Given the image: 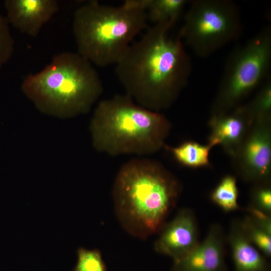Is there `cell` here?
Instances as JSON below:
<instances>
[{"label": "cell", "mask_w": 271, "mask_h": 271, "mask_svg": "<svg viewBox=\"0 0 271 271\" xmlns=\"http://www.w3.org/2000/svg\"><path fill=\"white\" fill-rule=\"evenodd\" d=\"M171 127L159 112L140 106L126 94H116L99 102L89 130L93 147L99 152L144 156L164 147Z\"/></svg>", "instance_id": "277c9868"}, {"label": "cell", "mask_w": 271, "mask_h": 271, "mask_svg": "<svg viewBox=\"0 0 271 271\" xmlns=\"http://www.w3.org/2000/svg\"><path fill=\"white\" fill-rule=\"evenodd\" d=\"M145 11L127 1L112 6L91 1L74 13L77 53L99 67L116 64L134 38L147 27Z\"/></svg>", "instance_id": "5b68a950"}, {"label": "cell", "mask_w": 271, "mask_h": 271, "mask_svg": "<svg viewBox=\"0 0 271 271\" xmlns=\"http://www.w3.org/2000/svg\"><path fill=\"white\" fill-rule=\"evenodd\" d=\"M225 237L218 224H213L204 240L175 262L174 271H223Z\"/></svg>", "instance_id": "7c38bea8"}, {"label": "cell", "mask_w": 271, "mask_h": 271, "mask_svg": "<svg viewBox=\"0 0 271 271\" xmlns=\"http://www.w3.org/2000/svg\"><path fill=\"white\" fill-rule=\"evenodd\" d=\"M131 5L147 13L154 24L169 22L175 24L185 8L187 0H127Z\"/></svg>", "instance_id": "5bb4252c"}, {"label": "cell", "mask_w": 271, "mask_h": 271, "mask_svg": "<svg viewBox=\"0 0 271 271\" xmlns=\"http://www.w3.org/2000/svg\"><path fill=\"white\" fill-rule=\"evenodd\" d=\"M245 236L257 249L267 256L271 255V234L261 228L246 216L240 221Z\"/></svg>", "instance_id": "e0dca14e"}, {"label": "cell", "mask_w": 271, "mask_h": 271, "mask_svg": "<svg viewBox=\"0 0 271 271\" xmlns=\"http://www.w3.org/2000/svg\"><path fill=\"white\" fill-rule=\"evenodd\" d=\"M238 197L236 179L231 175L224 176L210 195L211 200L225 212L238 209Z\"/></svg>", "instance_id": "2e32d148"}, {"label": "cell", "mask_w": 271, "mask_h": 271, "mask_svg": "<svg viewBox=\"0 0 271 271\" xmlns=\"http://www.w3.org/2000/svg\"><path fill=\"white\" fill-rule=\"evenodd\" d=\"M164 148L184 167L197 169L211 165L209 154L213 148L207 144L204 145L193 141H186L175 147L165 145Z\"/></svg>", "instance_id": "9a60e30c"}, {"label": "cell", "mask_w": 271, "mask_h": 271, "mask_svg": "<svg viewBox=\"0 0 271 271\" xmlns=\"http://www.w3.org/2000/svg\"><path fill=\"white\" fill-rule=\"evenodd\" d=\"M250 205L270 215V183L255 185L251 192V203Z\"/></svg>", "instance_id": "44dd1931"}, {"label": "cell", "mask_w": 271, "mask_h": 271, "mask_svg": "<svg viewBox=\"0 0 271 271\" xmlns=\"http://www.w3.org/2000/svg\"><path fill=\"white\" fill-rule=\"evenodd\" d=\"M243 28L240 11L233 1L194 0L178 34L196 56L206 58L237 40Z\"/></svg>", "instance_id": "52a82bcc"}, {"label": "cell", "mask_w": 271, "mask_h": 271, "mask_svg": "<svg viewBox=\"0 0 271 271\" xmlns=\"http://www.w3.org/2000/svg\"><path fill=\"white\" fill-rule=\"evenodd\" d=\"M14 43L9 22L7 18L0 14V70L11 57Z\"/></svg>", "instance_id": "ffe728a7"}, {"label": "cell", "mask_w": 271, "mask_h": 271, "mask_svg": "<svg viewBox=\"0 0 271 271\" xmlns=\"http://www.w3.org/2000/svg\"><path fill=\"white\" fill-rule=\"evenodd\" d=\"M247 215L256 225L271 234V216L258 208L249 205L246 208Z\"/></svg>", "instance_id": "7402d4cb"}, {"label": "cell", "mask_w": 271, "mask_h": 271, "mask_svg": "<svg viewBox=\"0 0 271 271\" xmlns=\"http://www.w3.org/2000/svg\"><path fill=\"white\" fill-rule=\"evenodd\" d=\"M181 191L179 180L160 162L132 159L119 169L112 197L123 228L144 239L160 231Z\"/></svg>", "instance_id": "7a4b0ae2"}, {"label": "cell", "mask_w": 271, "mask_h": 271, "mask_svg": "<svg viewBox=\"0 0 271 271\" xmlns=\"http://www.w3.org/2000/svg\"><path fill=\"white\" fill-rule=\"evenodd\" d=\"M254 121L247 103L226 113L211 115L207 144L220 146L231 158L233 156Z\"/></svg>", "instance_id": "9c48e42d"}, {"label": "cell", "mask_w": 271, "mask_h": 271, "mask_svg": "<svg viewBox=\"0 0 271 271\" xmlns=\"http://www.w3.org/2000/svg\"><path fill=\"white\" fill-rule=\"evenodd\" d=\"M155 243V250L171 257L176 261L199 243L197 222L192 212L184 209L160 230Z\"/></svg>", "instance_id": "30bf717a"}, {"label": "cell", "mask_w": 271, "mask_h": 271, "mask_svg": "<svg viewBox=\"0 0 271 271\" xmlns=\"http://www.w3.org/2000/svg\"><path fill=\"white\" fill-rule=\"evenodd\" d=\"M227 240L236 271H264L266 263L259 250L248 239L240 221L232 222Z\"/></svg>", "instance_id": "4fadbf2b"}, {"label": "cell", "mask_w": 271, "mask_h": 271, "mask_svg": "<svg viewBox=\"0 0 271 271\" xmlns=\"http://www.w3.org/2000/svg\"><path fill=\"white\" fill-rule=\"evenodd\" d=\"M174 25L165 22L149 27L115 64L126 94L155 111L173 104L188 84L191 72V59L181 37L170 35Z\"/></svg>", "instance_id": "6da1fadb"}, {"label": "cell", "mask_w": 271, "mask_h": 271, "mask_svg": "<svg viewBox=\"0 0 271 271\" xmlns=\"http://www.w3.org/2000/svg\"><path fill=\"white\" fill-rule=\"evenodd\" d=\"M232 160L235 172L245 181L270 183L271 117L254 120Z\"/></svg>", "instance_id": "ba28073f"}, {"label": "cell", "mask_w": 271, "mask_h": 271, "mask_svg": "<svg viewBox=\"0 0 271 271\" xmlns=\"http://www.w3.org/2000/svg\"><path fill=\"white\" fill-rule=\"evenodd\" d=\"M254 120L271 117V77L259 87L253 98L247 103Z\"/></svg>", "instance_id": "ac0fdd59"}, {"label": "cell", "mask_w": 271, "mask_h": 271, "mask_svg": "<svg viewBox=\"0 0 271 271\" xmlns=\"http://www.w3.org/2000/svg\"><path fill=\"white\" fill-rule=\"evenodd\" d=\"M5 7L9 23L33 37L59 10L56 0H7Z\"/></svg>", "instance_id": "8fae6325"}, {"label": "cell", "mask_w": 271, "mask_h": 271, "mask_svg": "<svg viewBox=\"0 0 271 271\" xmlns=\"http://www.w3.org/2000/svg\"><path fill=\"white\" fill-rule=\"evenodd\" d=\"M21 89L40 112L63 119L88 113L103 91L92 64L70 52L56 55L43 70L26 76Z\"/></svg>", "instance_id": "3957f363"}, {"label": "cell", "mask_w": 271, "mask_h": 271, "mask_svg": "<svg viewBox=\"0 0 271 271\" xmlns=\"http://www.w3.org/2000/svg\"><path fill=\"white\" fill-rule=\"evenodd\" d=\"M271 27L266 26L228 56L211 115L226 113L242 104L270 76Z\"/></svg>", "instance_id": "8992f818"}, {"label": "cell", "mask_w": 271, "mask_h": 271, "mask_svg": "<svg viewBox=\"0 0 271 271\" xmlns=\"http://www.w3.org/2000/svg\"><path fill=\"white\" fill-rule=\"evenodd\" d=\"M73 271H106L100 251L97 249L79 248Z\"/></svg>", "instance_id": "d6986e66"}]
</instances>
